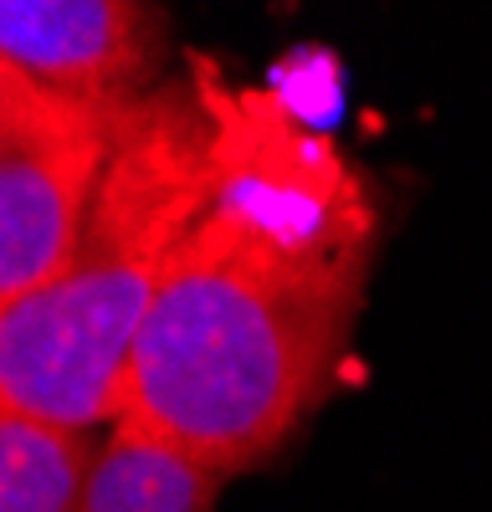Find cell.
Here are the masks:
<instances>
[{"instance_id":"cell-1","label":"cell","mask_w":492,"mask_h":512,"mask_svg":"<svg viewBox=\"0 0 492 512\" xmlns=\"http://www.w3.org/2000/svg\"><path fill=\"white\" fill-rule=\"evenodd\" d=\"M369 267L308 262L216 210L180 241L123 369L118 420L221 482L272 456L323 400Z\"/></svg>"},{"instance_id":"cell-2","label":"cell","mask_w":492,"mask_h":512,"mask_svg":"<svg viewBox=\"0 0 492 512\" xmlns=\"http://www.w3.org/2000/svg\"><path fill=\"white\" fill-rule=\"evenodd\" d=\"M205 210L211 159L190 82L134 98L62 267L0 303V405L67 431L113 425L164 267Z\"/></svg>"},{"instance_id":"cell-3","label":"cell","mask_w":492,"mask_h":512,"mask_svg":"<svg viewBox=\"0 0 492 512\" xmlns=\"http://www.w3.org/2000/svg\"><path fill=\"white\" fill-rule=\"evenodd\" d=\"M190 93L205 118L211 210L272 246L334 267H369L375 200L339 144L287 98L236 88L216 57L190 52Z\"/></svg>"},{"instance_id":"cell-4","label":"cell","mask_w":492,"mask_h":512,"mask_svg":"<svg viewBox=\"0 0 492 512\" xmlns=\"http://www.w3.org/2000/svg\"><path fill=\"white\" fill-rule=\"evenodd\" d=\"M129 103L67 98L0 67V303L62 267Z\"/></svg>"},{"instance_id":"cell-5","label":"cell","mask_w":492,"mask_h":512,"mask_svg":"<svg viewBox=\"0 0 492 512\" xmlns=\"http://www.w3.org/2000/svg\"><path fill=\"white\" fill-rule=\"evenodd\" d=\"M164 11L139 0H0V67L93 103L144 98Z\"/></svg>"},{"instance_id":"cell-6","label":"cell","mask_w":492,"mask_h":512,"mask_svg":"<svg viewBox=\"0 0 492 512\" xmlns=\"http://www.w3.org/2000/svg\"><path fill=\"white\" fill-rule=\"evenodd\" d=\"M221 477L164 441L113 425L72 512H211Z\"/></svg>"},{"instance_id":"cell-7","label":"cell","mask_w":492,"mask_h":512,"mask_svg":"<svg viewBox=\"0 0 492 512\" xmlns=\"http://www.w3.org/2000/svg\"><path fill=\"white\" fill-rule=\"evenodd\" d=\"M88 431L0 405V512H72L93 477Z\"/></svg>"}]
</instances>
